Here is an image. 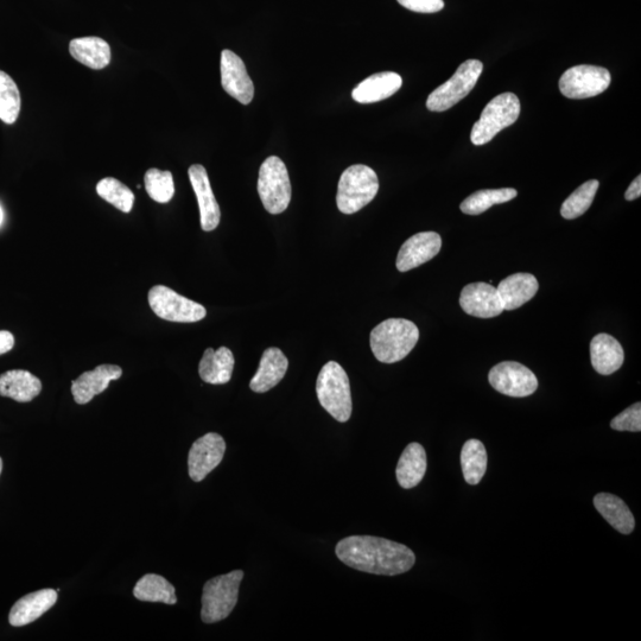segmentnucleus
I'll return each mask as SVG.
<instances>
[{"label":"nucleus","instance_id":"nucleus-17","mask_svg":"<svg viewBox=\"0 0 641 641\" xmlns=\"http://www.w3.org/2000/svg\"><path fill=\"white\" fill-rule=\"evenodd\" d=\"M122 376V367L117 365H100L93 371L82 373L72 383L75 402L80 405L90 403L95 396L107 390L113 380H118Z\"/></svg>","mask_w":641,"mask_h":641},{"label":"nucleus","instance_id":"nucleus-38","mask_svg":"<svg viewBox=\"0 0 641 641\" xmlns=\"http://www.w3.org/2000/svg\"><path fill=\"white\" fill-rule=\"evenodd\" d=\"M641 195V176L639 175L637 179L631 183V186L628 187L627 192L625 193V199L627 201H633L640 198Z\"/></svg>","mask_w":641,"mask_h":641},{"label":"nucleus","instance_id":"nucleus-7","mask_svg":"<svg viewBox=\"0 0 641 641\" xmlns=\"http://www.w3.org/2000/svg\"><path fill=\"white\" fill-rule=\"evenodd\" d=\"M258 194L270 214L287 211L291 201V183L288 169L281 158L271 156L260 167Z\"/></svg>","mask_w":641,"mask_h":641},{"label":"nucleus","instance_id":"nucleus-15","mask_svg":"<svg viewBox=\"0 0 641 641\" xmlns=\"http://www.w3.org/2000/svg\"><path fill=\"white\" fill-rule=\"evenodd\" d=\"M442 239L436 232H421L405 241L398 252L396 266L399 272L418 268L439 255Z\"/></svg>","mask_w":641,"mask_h":641},{"label":"nucleus","instance_id":"nucleus-27","mask_svg":"<svg viewBox=\"0 0 641 641\" xmlns=\"http://www.w3.org/2000/svg\"><path fill=\"white\" fill-rule=\"evenodd\" d=\"M427 472V453L420 443H410L404 449L398 461L396 475L398 484L405 490H410L423 480Z\"/></svg>","mask_w":641,"mask_h":641},{"label":"nucleus","instance_id":"nucleus-37","mask_svg":"<svg viewBox=\"0 0 641 641\" xmlns=\"http://www.w3.org/2000/svg\"><path fill=\"white\" fill-rule=\"evenodd\" d=\"M15 346V338L8 330H0V355L8 353Z\"/></svg>","mask_w":641,"mask_h":641},{"label":"nucleus","instance_id":"nucleus-8","mask_svg":"<svg viewBox=\"0 0 641 641\" xmlns=\"http://www.w3.org/2000/svg\"><path fill=\"white\" fill-rule=\"evenodd\" d=\"M484 71V65L479 60H467L462 63L458 71L446 84L437 87L427 100L428 110L431 112H444L452 109L473 91L475 85Z\"/></svg>","mask_w":641,"mask_h":641},{"label":"nucleus","instance_id":"nucleus-1","mask_svg":"<svg viewBox=\"0 0 641 641\" xmlns=\"http://www.w3.org/2000/svg\"><path fill=\"white\" fill-rule=\"evenodd\" d=\"M335 554L349 568L374 575H401L416 563L414 551L406 545L372 536L342 539L336 545Z\"/></svg>","mask_w":641,"mask_h":641},{"label":"nucleus","instance_id":"nucleus-19","mask_svg":"<svg viewBox=\"0 0 641 641\" xmlns=\"http://www.w3.org/2000/svg\"><path fill=\"white\" fill-rule=\"evenodd\" d=\"M590 359L596 372L601 376H611L624 364V348L612 335L601 333L590 342Z\"/></svg>","mask_w":641,"mask_h":641},{"label":"nucleus","instance_id":"nucleus-22","mask_svg":"<svg viewBox=\"0 0 641 641\" xmlns=\"http://www.w3.org/2000/svg\"><path fill=\"white\" fill-rule=\"evenodd\" d=\"M539 289L537 278L531 274H514L498 285V294L504 310H516L532 300Z\"/></svg>","mask_w":641,"mask_h":641},{"label":"nucleus","instance_id":"nucleus-3","mask_svg":"<svg viewBox=\"0 0 641 641\" xmlns=\"http://www.w3.org/2000/svg\"><path fill=\"white\" fill-rule=\"evenodd\" d=\"M317 398L323 409L340 423L352 416L351 384L346 371L336 361H329L317 378Z\"/></svg>","mask_w":641,"mask_h":641},{"label":"nucleus","instance_id":"nucleus-23","mask_svg":"<svg viewBox=\"0 0 641 641\" xmlns=\"http://www.w3.org/2000/svg\"><path fill=\"white\" fill-rule=\"evenodd\" d=\"M234 355L231 349L220 347L217 351L207 348L200 361L199 374L203 382L224 385L230 382L234 370Z\"/></svg>","mask_w":641,"mask_h":641},{"label":"nucleus","instance_id":"nucleus-39","mask_svg":"<svg viewBox=\"0 0 641 641\" xmlns=\"http://www.w3.org/2000/svg\"><path fill=\"white\" fill-rule=\"evenodd\" d=\"M3 220H4L3 209H2V207H0V225L3 224Z\"/></svg>","mask_w":641,"mask_h":641},{"label":"nucleus","instance_id":"nucleus-21","mask_svg":"<svg viewBox=\"0 0 641 641\" xmlns=\"http://www.w3.org/2000/svg\"><path fill=\"white\" fill-rule=\"evenodd\" d=\"M288 367L289 360L281 349L276 347L266 349L260 360L258 371L251 380V390L256 393H265L274 389L281 383Z\"/></svg>","mask_w":641,"mask_h":641},{"label":"nucleus","instance_id":"nucleus-6","mask_svg":"<svg viewBox=\"0 0 641 641\" xmlns=\"http://www.w3.org/2000/svg\"><path fill=\"white\" fill-rule=\"evenodd\" d=\"M520 114V101L516 94L503 93L487 104L481 117L474 124L471 141L477 147L490 143L500 131L517 122Z\"/></svg>","mask_w":641,"mask_h":641},{"label":"nucleus","instance_id":"nucleus-33","mask_svg":"<svg viewBox=\"0 0 641 641\" xmlns=\"http://www.w3.org/2000/svg\"><path fill=\"white\" fill-rule=\"evenodd\" d=\"M97 193L101 199L111 203L112 206L119 209L124 213L132 211L133 203H135V194L131 192L129 187L125 184L113 179V177H106L101 180L97 186Z\"/></svg>","mask_w":641,"mask_h":641},{"label":"nucleus","instance_id":"nucleus-4","mask_svg":"<svg viewBox=\"0 0 641 641\" xmlns=\"http://www.w3.org/2000/svg\"><path fill=\"white\" fill-rule=\"evenodd\" d=\"M379 190V180L372 168L355 164L342 173L336 203L341 213L351 215L372 202Z\"/></svg>","mask_w":641,"mask_h":641},{"label":"nucleus","instance_id":"nucleus-13","mask_svg":"<svg viewBox=\"0 0 641 641\" xmlns=\"http://www.w3.org/2000/svg\"><path fill=\"white\" fill-rule=\"evenodd\" d=\"M221 85L240 104L249 105L255 97V86L244 61L231 50L221 53Z\"/></svg>","mask_w":641,"mask_h":641},{"label":"nucleus","instance_id":"nucleus-18","mask_svg":"<svg viewBox=\"0 0 641 641\" xmlns=\"http://www.w3.org/2000/svg\"><path fill=\"white\" fill-rule=\"evenodd\" d=\"M56 601L57 592L54 589H42L25 595L11 608L10 624L14 627H22L34 623L50 608H53Z\"/></svg>","mask_w":641,"mask_h":641},{"label":"nucleus","instance_id":"nucleus-5","mask_svg":"<svg viewBox=\"0 0 641 641\" xmlns=\"http://www.w3.org/2000/svg\"><path fill=\"white\" fill-rule=\"evenodd\" d=\"M244 571L234 570L230 574L214 577L203 587L201 619L205 624L219 623L228 618L236 607L239 587Z\"/></svg>","mask_w":641,"mask_h":641},{"label":"nucleus","instance_id":"nucleus-9","mask_svg":"<svg viewBox=\"0 0 641 641\" xmlns=\"http://www.w3.org/2000/svg\"><path fill=\"white\" fill-rule=\"evenodd\" d=\"M149 304L158 317L169 322L194 323L205 319L207 310L198 302L177 294L164 285H156L149 291Z\"/></svg>","mask_w":641,"mask_h":641},{"label":"nucleus","instance_id":"nucleus-24","mask_svg":"<svg viewBox=\"0 0 641 641\" xmlns=\"http://www.w3.org/2000/svg\"><path fill=\"white\" fill-rule=\"evenodd\" d=\"M41 391V380L29 371L12 370L0 376V396L14 399L16 402H31Z\"/></svg>","mask_w":641,"mask_h":641},{"label":"nucleus","instance_id":"nucleus-25","mask_svg":"<svg viewBox=\"0 0 641 641\" xmlns=\"http://www.w3.org/2000/svg\"><path fill=\"white\" fill-rule=\"evenodd\" d=\"M69 53L81 65L95 69V71L106 68L111 62L110 44L100 37L75 38L69 44Z\"/></svg>","mask_w":641,"mask_h":641},{"label":"nucleus","instance_id":"nucleus-20","mask_svg":"<svg viewBox=\"0 0 641 641\" xmlns=\"http://www.w3.org/2000/svg\"><path fill=\"white\" fill-rule=\"evenodd\" d=\"M403 85L402 76L393 72L373 74L354 88L352 98L359 104H373L396 94Z\"/></svg>","mask_w":641,"mask_h":641},{"label":"nucleus","instance_id":"nucleus-14","mask_svg":"<svg viewBox=\"0 0 641 641\" xmlns=\"http://www.w3.org/2000/svg\"><path fill=\"white\" fill-rule=\"evenodd\" d=\"M460 306L468 315L492 319L505 312L497 288L488 283H471L461 291Z\"/></svg>","mask_w":641,"mask_h":641},{"label":"nucleus","instance_id":"nucleus-30","mask_svg":"<svg viewBox=\"0 0 641 641\" xmlns=\"http://www.w3.org/2000/svg\"><path fill=\"white\" fill-rule=\"evenodd\" d=\"M517 190L513 188L486 189L468 196L461 203V211L467 215H480L494 205L509 202L517 198Z\"/></svg>","mask_w":641,"mask_h":641},{"label":"nucleus","instance_id":"nucleus-40","mask_svg":"<svg viewBox=\"0 0 641 641\" xmlns=\"http://www.w3.org/2000/svg\"><path fill=\"white\" fill-rule=\"evenodd\" d=\"M3 471V460L0 459V474H2Z\"/></svg>","mask_w":641,"mask_h":641},{"label":"nucleus","instance_id":"nucleus-26","mask_svg":"<svg viewBox=\"0 0 641 641\" xmlns=\"http://www.w3.org/2000/svg\"><path fill=\"white\" fill-rule=\"evenodd\" d=\"M595 509L611 524L615 530L623 535H631L636 528V519L624 500L617 495L599 493L594 498Z\"/></svg>","mask_w":641,"mask_h":641},{"label":"nucleus","instance_id":"nucleus-2","mask_svg":"<svg viewBox=\"0 0 641 641\" xmlns=\"http://www.w3.org/2000/svg\"><path fill=\"white\" fill-rule=\"evenodd\" d=\"M420 339L414 322L404 319L385 320L372 330L371 349L380 363L395 364L411 353Z\"/></svg>","mask_w":641,"mask_h":641},{"label":"nucleus","instance_id":"nucleus-35","mask_svg":"<svg viewBox=\"0 0 641 641\" xmlns=\"http://www.w3.org/2000/svg\"><path fill=\"white\" fill-rule=\"evenodd\" d=\"M611 428L617 431L639 433V431H641V404H633L630 408H627L617 417L613 418Z\"/></svg>","mask_w":641,"mask_h":641},{"label":"nucleus","instance_id":"nucleus-29","mask_svg":"<svg viewBox=\"0 0 641 641\" xmlns=\"http://www.w3.org/2000/svg\"><path fill=\"white\" fill-rule=\"evenodd\" d=\"M461 467L467 484L478 485L487 471V452L484 443L479 440H469L463 444Z\"/></svg>","mask_w":641,"mask_h":641},{"label":"nucleus","instance_id":"nucleus-36","mask_svg":"<svg viewBox=\"0 0 641 641\" xmlns=\"http://www.w3.org/2000/svg\"><path fill=\"white\" fill-rule=\"evenodd\" d=\"M405 9L420 14H435L444 8L443 0H397Z\"/></svg>","mask_w":641,"mask_h":641},{"label":"nucleus","instance_id":"nucleus-34","mask_svg":"<svg viewBox=\"0 0 641 641\" xmlns=\"http://www.w3.org/2000/svg\"><path fill=\"white\" fill-rule=\"evenodd\" d=\"M145 189L150 198L158 203H168L174 198V177L170 171L149 169L145 174Z\"/></svg>","mask_w":641,"mask_h":641},{"label":"nucleus","instance_id":"nucleus-12","mask_svg":"<svg viewBox=\"0 0 641 641\" xmlns=\"http://www.w3.org/2000/svg\"><path fill=\"white\" fill-rule=\"evenodd\" d=\"M226 452V442L219 434L209 433L200 437L190 448L188 456L189 477L195 482L205 480L217 468Z\"/></svg>","mask_w":641,"mask_h":641},{"label":"nucleus","instance_id":"nucleus-16","mask_svg":"<svg viewBox=\"0 0 641 641\" xmlns=\"http://www.w3.org/2000/svg\"><path fill=\"white\" fill-rule=\"evenodd\" d=\"M188 175L198 198L202 230L214 231L220 224L221 212L209 182L207 170L200 164H194L189 168Z\"/></svg>","mask_w":641,"mask_h":641},{"label":"nucleus","instance_id":"nucleus-28","mask_svg":"<svg viewBox=\"0 0 641 641\" xmlns=\"http://www.w3.org/2000/svg\"><path fill=\"white\" fill-rule=\"evenodd\" d=\"M133 595L139 601L163 602L167 605H176L177 598L175 587L163 576L148 574L137 582Z\"/></svg>","mask_w":641,"mask_h":641},{"label":"nucleus","instance_id":"nucleus-32","mask_svg":"<svg viewBox=\"0 0 641 641\" xmlns=\"http://www.w3.org/2000/svg\"><path fill=\"white\" fill-rule=\"evenodd\" d=\"M21 93L9 74L0 71V119L15 124L21 112Z\"/></svg>","mask_w":641,"mask_h":641},{"label":"nucleus","instance_id":"nucleus-10","mask_svg":"<svg viewBox=\"0 0 641 641\" xmlns=\"http://www.w3.org/2000/svg\"><path fill=\"white\" fill-rule=\"evenodd\" d=\"M606 68L581 65L568 69L560 79V91L569 99H588L604 93L611 85Z\"/></svg>","mask_w":641,"mask_h":641},{"label":"nucleus","instance_id":"nucleus-11","mask_svg":"<svg viewBox=\"0 0 641 641\" xmlns=\"http://www.w3.org/2000/svg\"><path fill=\"white\" fill-rule=\"evenodd\" d=\"M488 380L494 390L514 398L529 397L538 389L535 373L516 361L495 365L488 374Z\"/></svg>","mask_w":641,"mask_h":641},{"label":"nucleus","instance_id":"nucleus-31","mask_svg":"<svg viewBox=\"0 0 641 641\" xmlns=\"http://www.w3.org/2000/svg\"><path fill=\"white\" fill-rule=\"evenodd\" d=\"M600 183L598 180H590L577 188L569 198L563 202L561 215L564 219L574 220L585 214L594 201Z\"/></svg>","mask_w":641,"mask_h":641}]
</instances>
